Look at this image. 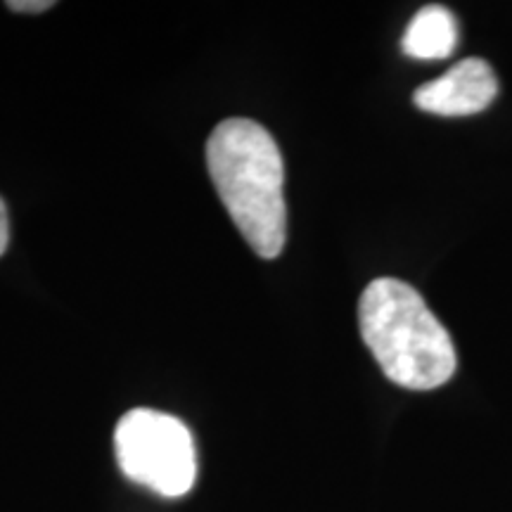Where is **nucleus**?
I'll use <instances>...</instances> for the list:
<instances>
[{"mask_svg":"<svg viewBox=\"0 0 512 512\" xmlns=\"http://www.w3.org/2000/svg\"><path fill=\"white\" fill-rule=\"evenodd\" d=\"M498 93V81L489 62L470 57L448 69L439 79L420 86L413 102L437 117H470L486 110Z\"/></svg>","mask_w":512,"mask_h":512,"instance_id":"nucleus-4","label":"nucleus"},{"mask_svg":"<svg viewBox=\"0 0 512 512\" xmlns=\"http://www.w3.org/2000/svg\"><path fill=\"white\" fill-rule=\"evenodd\" d=\"M207 169L235 228L261 259L280 256L287 238L285 169L278 143L252 119H226L207 140Z\"/></svg>","mask_w":512,"mask_h":512,"instance_id":"nucleus-1","label":"nucleus"},{"mask_svg":"<svg viewBox=\"0 0 512 512\" xmlns=\"http://www.w3.org/2000/svg\"><path fill=\"white\" fill-rule=\"evenodd\" d=\"M8 245H10V216H8V207H5L3 197H0V256L5 254Z\"/></svg>","mask_w":512,"mask_h":512,"instance_id":"nucleus-7","label":"nucleus"},{"mask_svg":"<svg viewBox=\"0 0 512 512\" xmlns=\"http://www.w3.org/2000/svg\"><path fill=\"white\" fill-rule=\"evenodd\" d=\"M53 0H10L8 8L12 12H43L53 8Z\"/></svg>","mask_w":512,"mask_h":512,"instance_id":"nucleus-6","label":"nucleus"},{"mask_svg":"<svg viewBox=\"0 0 512 512\" xmlns=\"http://www.w3.org/2000/svg\"><path fill=\"white\" fill-rule=\"evenodd\" d=\"M458 22L444 5H427L403 34V53L415 60H446L456 50Z\"/></svg>","mask_w":512,"mask_h":512,"instance_id":"nucleus-5","label":"nucleus"},{"mask_svg":"<svg viewBox=\"0 0 512 512\" xmlns=\"http://www.w3.org/2000/svg\"><path fill=\"white\" fill-rule=\"evenodd\" d=\"M114 451L121 472L159 496L181 498L195 486V441L174 415L133 408L119 420Z\"/></svg>","mask_w":512,"mask_h":512,"instance_id":"nucleus-3","label":"nucleus"},{"mask_svg":"<svg viewBox=\"0 0 512 512\" xmlns=\"http://www.w3.org/2000/svg\"><path fill=\"white\" fill-rule=\"evenodd\" d=\"M361 337L394 384L437 389L456 373L453 339L422 294L403 280L377 278L358 302Z\"/></svg>","mask_w":512,"mask_h":512,"instance_id":"nucleus-2","label":"nucleus"}]
</instances>
